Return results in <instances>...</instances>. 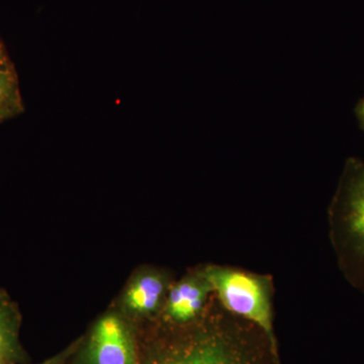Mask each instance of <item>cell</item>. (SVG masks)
I'll list each match as a JSON object with an SVG mask.
<instances>
[{"label":"cell","instance_id":"cell-11","mask_svg":"<svg viewBox=\"0 0 364 364\" xmlns=\"http://www.w3.org/2000/svg\"><path fill=\"white\" fill-rule=\"evenodd\" d=\"M64 359H65V355H58L56 358L49 359V360H46L44 363L39 364H63Z\"/></svg>","mask_w":364,"mask_h":364},{"label":"cell","instance_id":"cell-4","mask_svg":"<svg viewBox=\"0 0 364 364\" xmlns=\"http://www.w3.org/2000/svg\"><path fill=\"white\" fill-rule=\"evenodd\" d=\"M88 364H136L135 344L121 318L109 315L100 318L91 332Z\"/></svg>","mask_w":364,"mask_h":364},{"label":"cell","instance_id":"cell-7","mask_svg":"<svg viewBox=\"0 0 364 364\" xmlns=\"http://www.w3.org/2000/svg\"><path fill=\"white\" fill-rule=\"evenodd\" d=\"M18 351V315L6 299L0 298V364H14Z\"/></svg>","mask_w":364,"mask_h":364},{"label":"cell","instance_id":"cell-10","mask_svg":"<svg viewBox=\"0 0 364 364\" xmlns=\"http://www.w3.org/2000/svg\"><path fill=\"white\" fill-rule=\"evenodd\" d=\"M355 114L358 117L359 126L364 131V95L356 105Z\"/></svg>","mask_w":364,"mask_h":364},{"label":"cell","instance_id":"cell-2","mask_svg":"<svg viewBox=\"0 0 364 364\" xmlns=\"http://www.w3.org/2000/svg\"><path fill=\"white\" fill-rule=\"evenodd\" d=\"M333 219L347 261L364 284V162H347L333 205Z\"/></svg>","mask_w":364,"mask_h":364},{"label":"cell","instance_id":"cell-8","mask_svg":"<svg viewBox=\"0 0 364 364\" xmlns=\"http://www.w3.org/2000/svg\"><path fill=\"white\" fill-rule=\"evenodd\" d=\"M25 112L16 69L0 72V123Z\"/></svg>","mask_w":364,"mask_h":364},{"label":"cell","instance_id":"cell-6","mask_svg":"<svg viewBox=\"0 0 364 364\" xmlns=\"http://www.w3.org/2000/svg\"><path fill=\"white\" fill-rule=\"evenodd\" d=\"M164 291L165 282L161 275L155 273L142 275L129 287L127 306L138 314L155 312L161 303Z\"/></svg>","mask_w":364,"mask_h":364},{"label":"cell","instance_id":"cell-3","mask_svg":"<svg viewBox=\"0 0 364 364\" xmlns=\"http://www.w3.org/2000/svg\"><path fill=\"white\" fill-rule=\"evenodd\" d=\"M146 364H254L250 354L231 336L203 332L170 345Z\"/></svg>","mask_w":364,"mask_h":364},{"label":"cell","instance_id":"cell-1","mask_svg":"<svg viewBox=\"0 0 364 364\" xmlns=\"http://www.w3.org/2000/svg\"><path fill=\"white\" fill-rule=\"evenodd\" d=\"M223 306L250 321L275 347L272 306L267 282L257 275L227 267H208L203 272Z\"/></svg>","mask_w":364,"mask_h":364},{"label":"cell","instance_id":"cell-5","mask_svg":"<svg viewBox=\"0 0 364 364\" xmlns=\"http://www.w3.org/2000/svg\"><path fill=\"white\" fill-rule=\"evenodd\" d=\"M210 291H213L212 287L203 272L182 279L170 289L167 316L174 322H191L202 313Z\"/></svg>","mask_w":364,"mask_h":364},{"label":"cell","instance_id":"cell-9","mask_svg":"<svg viewBox=\"0 0 364 364\" xmlns=\"http://www.w3.org/2000/svg\"><path fill=\"white\" fill-rule=\"evenodd\" d=\"M14 70V66L2 41L0 40V72Z\"/></svg>","mask_w":364,"mask_h":364}]
</instances>
